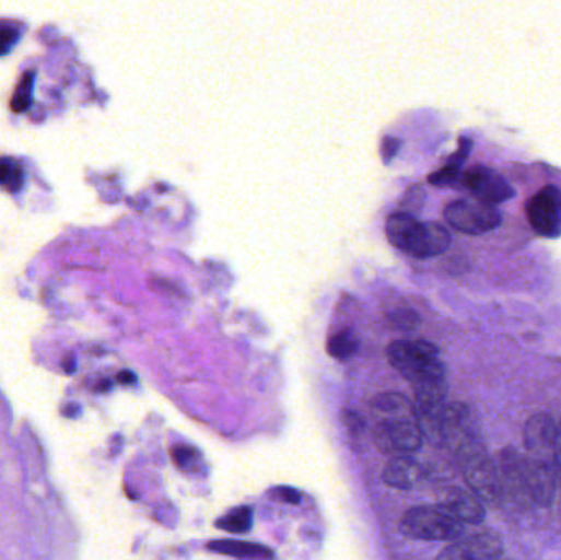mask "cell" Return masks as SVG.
Returning a JSON list of instances; mask_svg holds the SVG:
<instances>
[{
  "label": "cell",
  "instance_id": "obj_6",
  "mask_svg": "<svg viewBox=\"0 0 561 560\" xmlns=\"http://www.w3.org/2000/svg\"><path fill=\"white\" fill-rule=\"evenodd\" d=\"M445 221L455 231L468 235H482L501 225L502 214L494 205L479 199H458L445 208Z\"/></svg>",
  "mask_w": 561,
  "mask_h": 560
},
{
  "label": "cell",
  "instance_id": "obj_27",
  "mask_svg": "<svg viewBox=\"0 0 561 560\" xmlns=\"http://www.w3.org/2000/svg\"><path fill=\"white\" fill-rule=\"evenodd\" d=\"M117 380L121 383V385H131V383L137 382V376H135V373L125 370V372L118 373Z\"/></svg>",
  "mask_w": 561,
  "mask_h": 560
},
{
  "label": "cell",
  "instance_id": "obj_26",
  "mask_svg": "<svg viewBox=\"0 0 561 560\" xmlns=\"http://www.w3.org/2000/svg\"><path fill=\"white\" fill-rule=\"evenodd\" d=\"M554 465H557L558 481H561V419L557 422V434H554Z\"/></svg>",
  "mask_w": 561,
  "mask_h": 560
},
{
  "label": "cell",
  "instance_id": "obj_11",
  "mask_svg": "<svg viewBox=\"0 0 561 560\" xmlns=\"http://www.w3.org/2000/svg\"><path fill=\"white\" fill-rule=\"evenodd\" d=\"M554 434H557V422L550 415L538 412L531 416L524 428V442L527 448V457L538 464L554 465Z\"/></svg>",
  "mask_w": 561,
  "mask_h": 560
},
{
  "label": "cell",
  "instance_id": "obj_17",
  "mask_svg": "<svg viewBox=\"0 0 561 560\" xmlns=\"http://www.w3.org/2000/svg\"><path fill=\"white\" fill-rule=\"evenodd\" d=\"M219 529L232 534H245L253 527V511L248 506L233 508L225 516L215 521Z\"/></svg>",
  "mask_w": 561,
  "mask_h": 560
},
{
  "label": "cell",
  "instance_id": "obj_14",
  "mask_svg": "<svg viewBox=\"0 0 561 560\" xmlns=\"http://www.w3.org/2000/svg\"><path fill=\"white\" fill-rule=\"evenodd\" d=\"M207 549L223 556L236 557V559H271L274 553L261 544L243 542V540H212L207 544Z\"/></svg>",
  "mask_w": 561,
  "mask_h": 560
},
{
  "label": "cell",
  "instance_id": "obj_12",
  "mask_svg": "<svg viewBox=\"0 0 561 560\" xmlns=\"http://www.w3.org/2000/svg\"><path fill=\"white\" fill-rule=\"evenodd\" d=\"M440 504L463 524H479L486 517L484 501L475 491L465 488H448Z\"/></svg>",
  "mask_w": 561,
  "mask_h": 560
},
{
  "label": "cell",
  "instance_id": "obj_20",
  "mask_svg": "<svg viewBox=\"0 0 561 560\" xmlns=\"http://www.w3.org/2000/svg\"><path fill=\"white\" fill-rule=\"evenodd\" d=\"M33 78H35V74L30 71V73H26L25 77L22 78L19 86H16L12 103H10L13 113L19 114L28 109L30 103H32Z\"/></svg>",
  "mask_w": 561,
  "mask_h": 560
},
{
  "label": "cell",
  "instance_id": "obj_7",
  "mask_svg": "<svg viewBox=\"0 0 561 560\" xmlns=\"http://www.w3.org/2000/svg\"><path fill=\"white\" fill-rule=\"evenodd\" d=\"M525 214L535 234L545 238L560 237L561 189L550 185L535 192L525 205Z\"/></svg>",
  "mask_w": 561,
  "mask_h": 560
},
{
  "label": "cell",
  "instance_id": "obj_24",
  "mask_svg": "<svg viewBox=\"0 0 561 560\" xmlns=\"http://www.w3.org/2000/svg\"><path fill=\"white\" fill-rule=\"evenodd\" d=\"M19 34L13 31H0V57L5 55L15 45Z\"/></svg>",
  "mask_w": 561,
  "mask_h": 560
},
{
  "label": "cell",
  "instance_id": "obj_18",
  "mask_svg": "<svg viewBox=\"0 0 561 560\" xmlns=\"http://www.w3.org/2000/svg\"><path fill=\"white\" fill-rule=\"evenodd\" d=\"M23 185V172L19 163L10 159L0 160V186L9 191H19Z\"/></svg>",
  "mask_w": 561,
  "mask_h": 560
},
{
  "label": "cell",
  "instance_id": "obj_9",
  "mask_svg": "<svg viewBox=\"0 0 561 560\" xmlns=\"http://www.w3.org/2000/svg\"><path fill=\"white\" fill-rule=\"evenodd\" d=\"M504 556V542L494 530L459 536L439 553L443 560H494Z\"/></svg>",
  "mask_w": 561,
  "mask_h": 560
},
{
  "label": "cell",
  "instance_id": "obj_10",
  "mask_svg": "<svg viewBox=\"0 0 561 560\" xmlns=\"http://www.w3.org/2000/svg\"><path fill=\"white\" fill-rule=\"evenodd\" d=\"M461 188H465L472 198L494 206L504 205L515 196L514 188L509 185L507 179L488 166H475L463 173Z\"/></svg>",
  "mask_w": 561,
  "mask_h": 560
},
{
  "label": "cell",
  "instance_id": "obj_22",
  "mask_svg": "<svg viewBox=\"0 0 561 560\" xmlns=\"http://www.w3.org/2000/svg\"><path fill=\"white\" fill-rule=\"evenodd\" d=\"M390 326L399 330H412L420 324V317L413 311H397L389 317Z\"/></svg>",
  "mask_w": 561,
  "mask_h": 560
},
{
  "label": "cell",
  "instance_id": "obj_8",
  "mask_svg": "<svg viewBox=\"0 0 561 560\" xmlns=\"http://www.w3.org/2000/svg\"><path fill=\"white\" fill-rule=\"evenodd\" d=\"M459 467L469 490L475 491L484 503H498L501 500L502 485L499 467L489 457L486 448L459 462Z\"/></svg>",
  "mask_w": 561,
  "mask_h": 560
},
{
  "label": "cell",
  "instance_id": "obj_5",
  "mask_svg": "<svg viewBox=\"0 0 561 560\" xmlns=\"http://www.w3.org/2000/svg\"><path fill=\"white\" fill-rule=\"evenodd\" d=\"M377 451L386 455H410L422 447L423 429L416 416L383 418L373 431Z\"/></svg>",
  "mask_w": 561,
  "mask_h": 560
},
{
  "label": "cell",
  "instance_id": "obj_1",
  "mask_svg": "<svg viewBox=\"0 0 561 560\" xmlns=\"http://www.w3.org/2000/svg\"><path fill=\"white\" fill-rule=\"evenodd\" d=\"M386 235L394 247L416 258L442 255L449 247L448 231L436 222H420L409 212H394L386 222Z\"/></svg>",
  "mask_w": 561,
  "mask_h": 560
},
{
  "label": "cell",
  "instance_id": "obj_2",
  "mask_svg": "<svg viewBox=\"0 0 561 560\" xmlns=\"http://www.w3.org/2000/svg\"><path fill=\"white\" fill-rule=\"evenodd\" d=\"M387 359L412 386L446 378L439 347L426 340H396L387 347Z\"/></svg>",
  "mask_w": 561,
  "mask_h": 560
},
{
  "label": "cell",
  "instance_id": "obj_23",
  "mask_svg": "<svg viewBox=\"0 0 561 560\" xmlns=\"http://www.w3.org/2000/svg\"><path fill=\"white\" fill-rule=\"evenodd\" d=\"M272 494H274L278 500L284 501V503L289 504H299L301 503V493L294 488L291 487H278L272 490Z\"/></svg>",
  "mask_w": 561,
  "mask_h": 560
},
{
  "label": "cell",
  "instance_id": "obj_25",
  "mask_svg": "<svg viewBox=\"0 0 561 560\" xmlns=\"http://www.w3.org/2000/svg\"><path fill=\"white\" fill-rule=\"evenodd\" d=\"M341 422L351 431H358V429L363 428V419L357 412L350 411V409L341 412Z\"/></svg>",
  "mask_w": 561,
  "mask_h": 560
},
{
  "label": "cell",
  "instance_id": "obj_15",
  "mask_svg": "<svg viewBox=\"0 0 561 560\" xmlns=\"http://www.w3.org/2000/svg\"><path fill=\"white\" fill-rule=\"evenodd\" d=\"M371 408L379 412L383 418H397V416H416L413 402L400 393H383L371 401ZM419 419V418H417Z\"/></svg>",
  "mask_w": 561,
  "mask_h": 560
},
{
  "label": "cell",
  "instance_id": "obj_4",
  "mask_svg": "<svg viewBox=\"0 0 561 560\" xmlns=\"http://www.w3.org/2000/svg\"><path fill=\"white\" fill-rule=\"evenodd\" d=\"M404 536L416 540H452L465 534V524L442 504L410 508L400 521Z\"/></svg>",
  "mask_w": 561,
  "mask_h": 560
},
{
  "label": "cell",
  "instance_id": "obj_16",
  "mask_svg": "<svg viewBox=\"0 0 561 560\" xmlns=\"http://www.w3.org/2000/svg\"><path fill=\"white\" fill-rule=\"evenodd\" d=\"M358 347H360V340L357 334L351 329H341L328 339L327 352L334 359L348 360L357 353Z\"/></svg>",
  "mask_w": 561,
  "mask_h": 560
},
{
  "label": "cell",
  "instance_id": "obj_3",
  "mask_svg": "<svg viewBox=\"0 0 561 560\" xmlns=\"http://www.w3.org/2000/svg\"><path fill=\"white\" fill-rule=\"evenodd\" d=\"M436 432L458 462L486 448L478 419L465 402H452L445 406L440 416Z\"/></svg>",
  "mask_w": 561,
  "mask_h": 560
},
{
  "label": "cell",
  "instance_id": "obj_13",
  "mask_svg": "<svg viewBox=\"0 0 561 560\" xmlns=\"http://www.w3.org/2000/svg\"><path fill=\"white\" fill-rule=\"evenodd\" d=\"M384 481L397 490H410L422 478V468L409 455H394L384 468Z\"/></svg>",
  "mask_w": 561,
  "mask_h": 560
},
{
  "label": "cell",
  "instance_id": "obj_21",
  "mask_svg": "<svg viewBox=\"0 0 561 560\" xmlns=\"http://www.w3.org/2000/svg\"><path fill=\"white\" fill-rule=\"evenodd\" d=\"M171 457H173L174 464L184 470H192L196 467L197 462L200 460V454L194 447L189 445H176L171 451Z\"/></svg>",
  "mask_w": 561,
  "mask_h": 560
},
{
  "label": "cell",
  "instance_id": "obj_19",
  "mask_svg": "<svg viewBox=\"0 0 561 560\" xmlns=\"http://www.w3.org/2000/svg\"><path fill=\"white\" fill-rule=\"evenodd\" d=\"M429 182L439 188H461L463 173L458 165H446L430 176Z\"/></svg>",
  "mask_w": 561,
  "mask_h": 560
}]
</instances>
